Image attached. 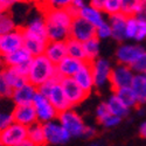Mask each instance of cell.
<instances>
[{
    "instance_id": "49",
    "label": "cell",
    "mask_w": 146,
    "mask_h": 146,
    "mask_svg": "<svg viewBox=\"0 0 146 146\" xmlns=\"http://www.w3.org/2000/svg\"><path fill=\"white\" fill-rule=\"evenodd\" d=\"M139 136L144 139H146V121H144V123L140 124L139 126Z\"/></svg>"
},
{
    "instance_id": "7",
    "label": "cell",
    "mask_w": 146,
    "mask_h": 146,
    "mask_svg": "<svg viewBox=\"0 0 146 146\" xmlns=\"http://www.w3.org/2000/svg\"><path fill=\"white\" fill-rule=\"evenodd\" d=\"M145 52L144 47L136 43H120L116 50V58L118 64H124L132 67L137 62V60Z\"/></svg>"
},
{
    "instance_id": "30",
    "label": "cell",
    "mask_w": 146,
    "mask_h": 146,
    "mask_svg": "<svg viewBox=\"0 0 146 146\" xmlns=\"http://www.w3.org/2000/svg\"><path fill=\"white\" fill-rule=\"evenodd\" d=\"M83 47H84V53H86V58L88 62H94V61L98 58L101 47H100V40L96 36L88 40L87 42H84Z\"/></svg>"
},
{
    "instance_id": "28",
    "label": "cell",
    "mask_w": 146,
    "mask_h": 146,
    "mask_svg": "<svg viewBox=\"0 0 146 146\" xmlns=\"http://www.w3.org/2000/svg\"><path fill=\"white\" fill-rule=\"evenodd\" d=\"M66 46H67L68 56L74 57V58L80 60V61H83V62H84V61H87L86 53H84V47H83V43L82 42L69 38L66 41Z\"/></svg>"
},
{
    "instance_id": "55",
    "label": "cell",
    "mask_w": 146,
    "mask_h": 146,
    "mask_svg": "<svg viewBox=\"0 0 146 146\" xmlns=\"http://www.w3.org/2000/svg\"><path fill=\"white\" fill-rule=\"evenodd\" d=\"M0 146H4V145H3V144H0Z\"/></svg>"
},
{
    "instance_id": "3",
    "label": "cell",
    "mask_w": 146,
    "mask_h": 146,
    "mask_svg": "<svg viewBox=\"0 0 146 146\" xmlns=\"http://www.w3.org/2000/svg\"><path fill=\"white\" fill-rule=\"evenodd\" d=\"M60 80L61 78L58 76H56V77L52 78L50 81L46 82L44 84H42V86H40L38 88V91L40 94L44 95L49 100V102L56 109L58 115L67 111V110L72 109L71 104L67 100V96H66V94L62 89Z\"/></svg>"
},
{
    "instance_id": "40",
    "label": "cell",
    "mask_w": 146,
    "mask_h": 146,
    "mask_svg": "<svg viewBox=\"0 0 146 146\" xmlns=\"http://www.w3.org/2000/svg\"><path fill=\"white\" fill-rule=\"evenodd\" d=\"M110 115H111V112L109 111L106 102H102V103H100L98 105H97V108H96V117H97V119H98L100 124Z\"/></svg>"
},
{
    "instance_id": "25",
    "label": "cell",
    "mask_w": 146,
    "mask_h": 146,
    "mask_svg": "<svg viewBox=\"0 0 146 146\" xmlns=\"http://www.w3.org/2000/svg\"><path fill=\"white\" fill-rule=\"evenodd\" d=\"M131 89L136 95L139 105L146 104V77L144 75H136L131 84Z\"/></svg>"
},
{
    "instance_id": "2",
    "label": "cell",
    "mask_w": 146,
    "mask_h": 146,
    "mask_svg": "<svg viewBox=\"0 0 146 146\" xmlns=\"http://www.w3.org/2000/svg\"><path fill=\"white\" fill-rule=\"evenodd\" d=\"M56 66L47 58L46 55L35 56L31 61V68L27 80L36 88L56 77Z\"/></svg>"
},
{
    "instance_id": "41",
    "label": "cell",
    "mask_w": 146,
    "mask_h": 146,
    "mask_svg": "<svg viewBox=\"0 0 146 146\" xmlns=\"http://www.w3.org/2000/svg\"><path fill=\"white\" fill-rule=\"evenodd\" d=\"M121 121V118L117 117V116H113V115H110L109 117H106L103 121H102V125L105 127V129H112L115 126H117L119 123Z\"/></svg>"
},
{
    "instance_id": "53",
    "label": "cell",
    "mask_w": 146,
    "mask_h": 146,
    "mask_svg": "<svg viewBox=\"0 0 146 146\" xmlns=\"http://www.w3.org/2000/svg\"><path fill=\"white\" fill-rule=\"evenodd\" d=\"M33 1H36V3H38V4H39V3L41 1V0H33Z\"/></svg>"
},
{
    "instance_id": "8",
    "label": "cell",
    "mask_w": 146,
    "mask_h": 146,
    "mask_svg": "<svg viewBox=\"0 0 146 146\" xmlns=\"http://www.w3.org/2000/svg\"><path fill=\"white\" fill-rule=\"evenodd\" d=\"M43 131L46 143L50 145H62L68 143L71 138L70 133L60 124L57 119L43 124Z\"/></svg>"
},
{
    "instance_id": "56",
    "label": "cell",
    "mask_w": 146,
    "mask_h": 146,
    "mask_svg": "<svg viewBox=\"0 0 146 146\" xmlns=\"http://www.w3.org/2000/svg\"><path fill=\"white\" fill-rule=\"evenodd\" d=\"M0 41H1V36H0Z\"/></svg>"
},
{
    "instance_id": "44",
    "label": "cell",
    "mask_w": 146,
    "mask_h": 146,
    "mask_svg": "<svg viewBox=\"0 0 146 146\" xmlns=\"http://www.w3.org/2000/svg\"><path fill=\"white\" fill-rule=\"evenodd\" d=\"M22 0H0V7H1L5 12H8V9L15 5L17 3H20Z\"/></svg>"
},
{
    "instance_id": "26",
    "label": "cell",
    "mask_w": 146,
    "mask_h": 146,
    "mask_svg": "<svg viewBox=\"0 0 146 146\" xmlns=\"http://www.w3.org/2000/svg\"><path fill=\"white\" fill-rule=\"evenodd\" d=\"M106 105L109 108V111L111 112V115L117 116L119 118H124L129 115L130 109H127L123 103L119 101L118 97L112 92V95L109 97L106 101Z\"/></svg>"
},
{
    "instance_id": "9",
    "label": "cell",
    "mask_w": 146,
    "mask_h": 146,
    "mask_svg": "<svg viewBox=\"0 0 146 146\" xmlns=\"http://www.w3.org/2000/svg\"><path fill=\"white\" fill-rule=\"evenodd\" d=\"M28 138V129L18 123H12L0 132V144L4 146H17Z\"/></svg>"
},
{
    "instance_id": "36",
    "label": "cell",
    "mask_w": 146,
    "mask_h": 146,
    "mask_svg": "<svg viewBox=\"0 0 146 146\" xmlns=\"http://www.w3.org/2000/svg\"><path fill=\"white\" fill-rule=\"evenodd\" d=\"M12 95H13V89L9 87V84L5 80L3 72H0V100H11Z\"/></svg>"
},
{
    "instance_id": "37",
    "label": "cell",
    "mask_w": 146,
    "mask_h": 146,
    "mask_svg": "<svg viewBox=\"0 0 146 146\" xmlns=\"http://www.w3.org/2000/svg\"><path fill=\"white\" fill-rule=\"evenodd\" d=\"M96 38L98 39L100 41L109 39V38H112V32H111L110 25L108 23V21L105 23H103L102 26L96 28Z\"/></svg>"
},
{
    "instance_id": "22",
    "label": "cell",
    "mask_w": 146,
    "mask_h": 146,
    "mask_svg": "<svg viewBox=\"0 0 146 146\" xmlns=\"http://www.w3.org/2000/svg\"><path fill=\"white\" fill-rule=\"evenodd\" d=\"M1 57H3L5 67H14V68L19 67L23 63L31 62L32 58H33V56L25 49V48H21V49L17 50L14 53L1 56Z\"/></svg>"
},
{
    "instance_id": "13",
    "label": "cell",
    "mask_w": 146,
    "mask_h": 146,
    "mask_svg": "<svg viewBox=\"0 0 146 146\" xmlns=\"http://www.w3.org/2000/svg\"><path fill=\"white\" fill-rule=\"evenodd\" d=\"M91 67H92V75L96 88H102L106 83H109L112 71L110 61H108L106 58L103 57H98L96 61L91 62Z\"/></svg>"
},
{
    "instance_id": "20",
    "label": "cell",
    "mask_w": 146,
    "mask_h": 146,
    "mask_svg": "<svg viewBox=\"0 0 146 146\" xmlns=\"http://www.w3.org/2000/svg\"><path fill=\"white\" fill-rule=\"evenodd\" d=\"M126 20H127V17H125L121 13L111 15L108 19V23L110 25V28L112 32V39H115L118 42H124L126 40V36H125Z\"/></svg>"
},
{
    "instance_id": "35",
    "label": "cell",
    "mask_w": 146,
    "mask_h": 146,
    "mask_svg": "<svg viewBox=\"0 0 146 146\" xmlns=\"http://www.w3.org/2000/svg\"><path fill=\"white\" fill-rule=\"evenodd\" d=\"M121 11V0H105L103 13L111 17L120 13Z\"/></svg>"
},
{
    "instance_id": "57",
    "label": "cell",
    "mask_w": 146,
    "mask_h": 146,
    "mask_svg": "<svg viewBox=\"0 0 146 146\" xmlns=\"http://www.w3.org/2000/svg\"><path fill=\"white\" fill-rule=\"evenodd\" d=\"M144 76H145V77H146V74H145V75H144Z\"/></svg>"
},
{
    "instance_id": "46",
    "label": "cell",
    "mask_w": 146,
    "mask_h": 146,
    "mask_svg": "<svg viewBox=\"0 0 146 146\" xmlns=\"http://www.w3.org/2000/svg\"><path fill=\"white\" fill-rule=\"evenodd\" d=\"M66 11L68 12L69 15H70L72 19H75V18H78V17H80V12H81V9H78L77 7L72 6V5H70L68 8H66Z\"/></svg>"
},
{
    "instance_id": "34",
    "label": "cell",
    "mask_w": 146,
    "mask_h": 146,
    "mask_svg": "<svg viewBox=\"0 0 146 146\" xmlns=\"http://www.w3.org/2000/svg\"><path fill=\"white\" fill-rule=\"evenodd\" d=\"M137 31H138V19L136 17H129L126 20V29H125L126 40H136Z\"/></svg>"
},
{
    "instance_id": "14",
    "label": "cell",
    "mask_w": 146,
    "mask_h": 146,
    "mask_svg": "<svg viewBox=\"0 0 146 146\" xmlns=\"http://www.w3.org/2000/svg\"><path fill=\"white\" fill-rule=\"evenodd\" d=\"M12 115H13L14 123H18L26 127H29L31 125L38 123V116H36V111L33 104L14 105Z\"/></svg>"
},
{
    "instance_id": "50",
    "label": "cell",
    "mask_w": 146,
    "mask_h": 146,
    "mask_svg": "<svg viewBox=\"0 0 146 146\" xmlns=\"http://www.w3.org/2000/svg\"><path fill=\"white\" fill-rule=\"evenodd\" d=\"M17 146H35V144L32 141V140H29L28 138L26 139V140H23V141H21L20 144H18Z\"/></svg>"
},
{
    "instance_id": "39",
    "label": "cell",
    "mask_w": 146,
    "mask_h": 146,
    "mask_svg": "<svg viewBox=\"0 0 146 146\" xmlns=\"http://www.w3.org/2000/svg\"><path fill=\"white\" fill-rule=\"evenodd\" d=\"M12 123H14L12 111L7 112V111H1L0 110V132L4 131L6 127H8Z\"/></svg>"
},
{
    "instance_id": "29",
    "label": "cell",
    "mask_w": 146,
    "mask_h": 146,
    "mask_svg": "<svg viewBox=\"0 0 146 146\" xmlns=\"http://www.w3.org/2000/svg\"><path fill=\"white\" fill-rule=\"evenodd\" d=\"M27 129H28V139L32 140L35 144V146L47 145L46 137H44V131H43V124L38 121V123L31 125Z\"/></svg>"
},
{
    "instance_id": "52",
    "label": "cell",
    "mask_w": 146,
    "mask_h": 146,
    "mask_svg": "<svg viewBox=\"0 0 146 146\" xmlns=\"http://www.w3.org/2000/svg\"><path fill=\"white\" fill-rule=\"evenodd\" d=\"M3 12H5V11H4V9H3L1 7H0V14H1V13H3Z\"/></svg>"
},
{
    "instance_id": "17",
    "label": "cell",
    "mask_w": 146,
    "mask_h": 146,
    "mask_svg": "<svg viewBox=\"0 0 146 146\" xmlns=\"http://www.w3.org/2000/svg\"><path fill=\"white\" fill-rule=\"evenodd\" d=\"M78 86L86 91L88 95H90V92L92 91V89L95 88V82H94V75H92V67H91V62H83L82 67L80 68V70L76 72V75L72 77Z\"/></svg>"
},
{
    "instance_id": "42",
    "label": "cell",
    "mask_w": 146,
    "mask_h": 146,
    "mask_svg": "<svg viewBox=\"0 0 146 146\" xmlns=\"http://www.w3.org/2000/svg\"><path fill=\"white\" fill-rule=\"evenodd\" d=\"M146 39V21H141L138 19V31L136 35V40L137 42L144 41Z\"/></svg>"
},
{
    "instance_id": "48",
    "label": "cell",
    "mask_w": 146,
    "mask_h": 146,
    "mask_svg": "<svg viewBox=\"0 0 146 146\" xmlns=\"http://www.w3.org/2000/svg\"><path fill=\"white\" fill-rule=\"evenodd\" d=\"M71 5H72V6H75V7H77L78 9H82L84 6L88 5V4L86 3V0H72Z\"/></svg>"
},
{
    "instance_id": "1",
    "label": "cell",
    "mask_w": 146,
    "mask_h": 146,
    "mask_svg": "<svg viewBox=\"0 0 146 146\" xmlns=\"http://www.w3.org/2000/svg\"><path fill=\"white\" fill-rule=\"evenodd\" d=\"M42 14L46 20L47 35L49 41H67L70 36L72 18L66 9H44Z\"/></svg>"
},
{
    "instance_id": "33",
    "label": "cell",
    "mask_w": 146,
    "mask_h": 146,
    "mask_svg": "<svg viewBox=\"0 0 146 146\" xmlns=\"http://www.w3.org/2000/svg\"><path fill=\"white\" fill-rule=\"evenodd\" d=\"M72 3V0H41L39 6L44 9H66Z\"/></svg>"
},
{
    "instance_id": "6",
    "label": "cell",
    "mask_w": 146,
    "mask_h": 146,
    "mask_svg": "<svg viewBox=\"0 0 146 146\" xmlns=\"http://www.w3.org/2000/svg\"><path fill=\"white\" fill-rule=\"evenodd\" d=\"M135 76L136 74L131 67H127L124 64H117L116 67H112L110 81H109L111 89H112V92L119 89L131 87Z\"/></svg>"
},
{
    "instance_id": "38",
    "label": "cell",
    "mask_w": 146,
    "mask_h": 146,
    "mask_svg": "<svg viewBox=\"0 0 146 146\" xmlns=\"http://www.w3.org/2000/svg\"><path fill=\"white\" fill-rule=\"evenodd\" d=\"M131 68L135 71L136 75H145L146 74V50L143 53V55L137 60V62Z\"/></svg>"
},
{
    "instance_id": "31",
    "label": "cell",
    "mask_w": 146,
    "mask_h": 146,
    "mask_svg": "<svg viewBox=\"0 0 146 146\" xmlns=\"http://www.w3.org/2000/svg\"><path fill=\"white\" fill-rule=\"evenodd\" d=\"M17 27V23L8 12H3L0 14V36H3L7 33H11L15 31Z\"/></svg>"
},
{
    "instance_id": "32",
    "label": "cell",
    "mask_w": 146,
    "mask_h": 146,
    "mask_svg": "<svg viewBox=\"0 0 146 146\" xmlns=\"http://www.w3.org/2000/svg\"><path fill=\"white\" fill-rule=\"evenodd\" d=\"M143 0H121L120 13L125 17H136L140 9Z\"/></svg>"
},
{
    "instance_id": "4",
    "label": "cell",
    "mask_w": 146,
    "mask_h": 146,
    "mask_svg": "<svg viewBox=\"0 0 146 146\" xmlns=\"http://www.w3.org/2000/svg\"><path fill=\"white\" fill-rule=\"evenodd\" d=\"M33 106L36 111V116H38V121L41 124H46L48 121L56 120L58 117V112L56 109L52 105L49 100L42 94L38 91L35 95L34 101H33Z\"/></svg>"
},
{
    "instance_id": "19",
    "label": "cell",
    "mask_w": 146,
    "mask_h": 146,
    "mask_svg": "<svg viewBox=\"0 0 146 146\" xmlns=\"http://www.w3.org/2000/svg\"><path fill=\"white\" fill-rule=\"evenodd\" d=\"M86 62V61H84ZM83 64V61L76 60L74 57L67 56L64 60L56 66V74L60 78H66V77H74L76 72L80 70V68Z\"/></svg>"
},
{
    "instance_id": "16",
    "label": "cell",
    "mask_w": 146,
    "mask_h": 146,
    "mask_svg": "<svg viewBox=\"0 0 146 146\" xmlns=\"http://www.w3.org/2000/svg\"><path fill=\"white\" fill-rule=\"evenodd\" d=\"M38 94V88L33 86L32 83L27 82L22 87L14 89L13 95H12V102L14 105H27V104H33L34 97Z\"/></svg>"
},
{
    "instance_id": "18",
    "label": "cell",
    "mask_w": 146,
    "mask_h": 146,
    "mask_svg": "<svg viewBox=\"0 0 146 146\" xmlns=\"http://www.w3.org/2000/svg\"><path fill=\"white\" fill-rule=\"evenodd\" d=\"M44 55L50 62L57 66L61 61L68 56L66 41H48Z\"/></svg>"
},
{
    "instance_id": "51",
    "label": "cell",
    "mask_w": 146,
    "mask_h": 146,
    "mask_svg": "<svg viewBox=\"0 0 146 146\" xmlns=\"http://www.w3.org/2000/svg\"><path fill=\"white\" fill-rule=\"evenodd\" d=\"M5 68V64H4V61H3V57L0 56V72H1Z\"/></svg>"
},
{
    "instance_id": "12",
    "label": "cell",
    "mask_w": 146,
    "mask_h": 146,
    "mask_svg": "<svg viewBox=\"0 0 146 146\" xmlns=\"http://www.w3.org/2000/svg\"><path fill=\"white\" fill-rule=\"evenodd\" d=\"M60 83L62 86V89L67 96V100L71 104V106H75L81 104L84 100H87V97L89 96L86 91H84L76 81L72 77H66V78H61Z\"/></svg>"
},
{
    "instance_id": "5",
    "label": "cell",
    "mask_w": 146,
    "mask_h": 146,
    "mask_svg": "<svg viewBox=\"0 0 146 146\" xmlns=\"http://www.w3.org/2000/svg\"><path fill=\"white\" fill-rule=\"evenodd\" d=\"M57 120L70 133L71 137H82L84 129L87 126L84 124L82 117L75 110H72V109L60 113L57 117Z\"/></svg>"
},
{
    "instance_id": "23",
    "label": "cell",
    "mask_w": 146,
    "mask_h": 146,
    "mask_svg": "<svg viewBox=\"0 0 146 146\" xmlns=\"http://www.w3.org/2000/svg\"><path fill=\"white\" fill-rule=\"evenodd\" d=\"M1 72H3L5 80L7 81V83L9 84V87L13 90L22 87L23 84L28 82V80L26 77L21 76L19 72L17 71V69L13 68V67H5Z\"/></svg>"
},
{
    "instance_id": "43",
    "label": "cell",
    "mask_w": 146,
    "mask_h": 146,
    "mask_svg": "<svg viewBox=\"0 0 146 146\" xmlns=\"http://www.w3.org/2000/svg\"><path fill=\"white\" fill-rule=\"evenodd\" d=\"M97 135V130L94 127V126H86V129H84V132L82 135V138H87V139H91L94 138L95 136Z\"/></svg>"
},
{
    "instance_id": "54",
    "label": "cell",
    "mask_w": 146,
    "mask_h": 146,
    "mask_svg": "<svg viewBox=\"0 0 146 146\" xmlns=\"http://www.w3.org/2000/svg\"><path fill=\"white\" fill-rule=\"evenodd\" d=\"M91 146H101V145H91Z\"/></svg>"
},
{
    "instance_id": "11",
    "label": "cell",
    "mask_w": 146,
    "mask_h": 146,
    "mask_svg": "<svg viewBox=\"0 0 146 146\" xmlns=\"http://www.w3.org/2000/svg\"><path fill=\"white\" fill-rule=\"evenodd\" d=\"M69 36L71 39L84 43L96 36V28L91 23H89L87 20L78 17V18L72 19Z\"/></svg>"
},
{
    "instance_id": "27",
    "label": "cell",
    "mask_w": 146,
    "mask_h": 146,
    "mask_svg": "<svg viewBox=\"0 0 146 146\" xmlns=\"http://www.w3.org/2000/svg\"><path fill=\"white\" fill-rule=\"evenodd\" d=\"M113 94L118 97L119 101L123 103L127 109H130V110L133 108H137L139 105L138 101L136 98V95H135V92H133V90L131 89V87L116 90V91H113Z\"/></svg>"
},
{
    "instance_id": "45",
    "label": "cell",
    "mask_w": 146,
    "mask_h": 146,
    "mask_svg": "<svg viewBox=\"0 0 146 146\" xmlns=\"http://www.w3.org/2000/svg\"><path fill=\"white\" fill-rule=\"evenodd\" d=\"M136 18L139 19V20H141V21H146V0H143L140 9H139V12L137 13Z\"/></svg>"
},
{
    "instance_id": "21",
    "label": "cell",
    "mask_w": 146,
    "mask_h": 146,
    "mask_svg": "<svg viewBox=\"0 0 146 146\" xmlns=\"http://www.w3.org/2000/svg\"><path fill=\"white\" fill-rule=\"evenodd\" d=\"M80 17L82 19H84V20H87L89 23H91L95 28L102 26L103 23L106 22L103 12L100 11V9H97V8H95V7H92V6H90L89 4L86 5L81 9Z\"/></svg>"
},
{
    "instance_id": "24",
    "label": "cell",
    "mask_w": 146,
    "mask_h": 146,
    "mask_svg": "<svg viewBox=\"0 0 146 146\" xmlns=\"http://www.w3.org/2000/svg\"><path fill=\"white\" fill-rule=\"evenodd\" d=\"M47 43H48L47 40L34 39V38H25V44H23V48H25L33 57H35V56L44 55Z\"/></svg>"
},
{
    "instance_id": "47",
    "label": "cell",
    "mask_w": 146,
    "mask_h": 146,
    "mask_svg": "<svg viewBox=\"0 0 146 146\" xmlns=\"http://www.w3.org/2000/svg\"><path fill=\"white\" fill-rule=\"evenodd\" d=\"M104 4H105V0H89V5L100 9L103 12V8H104Z\"/></svg>"
},
{
    "instance_id": "15",
    "label": "cell",
    "mask_w": 146,
    "mask_h": 146,
    "mask_svg": "<svg viewBox=\"0 0 146 146\" xmlns=\"http://www.w3.org/2000/svg\"><path fill=\"white\" fill-rule=\"evenodd\" d=\"M21 31L25 38L42 39V40L49 41L47 35V26H46V20L43 14L33 18L25 27H21Z\"/></svg>"
},
{
    "instance_id": "10",
    "label": "cell",
    "mask_w": 146,
    "mask_h": 146,
    "mask_svg": "<svg viewBox=\"0 0 146 146\" xmlns=\"http://www.w3.org/2000/svg\"><path fill=\"white\" fill-rule=\"evenodd\" d=\"M23 44H25V36H23L21 28L18 27L15 31L1 36V41H0V56H5L19 50L21 48H23Z\"/></svg>"
}]
</instances>
